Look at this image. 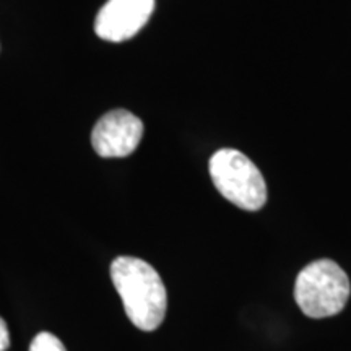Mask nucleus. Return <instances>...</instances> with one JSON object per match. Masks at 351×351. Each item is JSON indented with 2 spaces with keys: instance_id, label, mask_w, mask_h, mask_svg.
<instances>
[{
  "instance_id": "39448f33",
  "label": "nucleus",
  "mask_w": 351,
  "mask_h": 351,
  "mask_svg": "<svg viewBox=\"0 0 351 351\" xmlns=\"http://www.w3.org/2000/svg\"><path fill=\"white\" fill-rule=\"evenodd\" d=\"M155 0H108L98 12L95 32L109 43L134 38L150 20Z\"/></svg>"
},
{
  "instance_id": "0eeeda50",
  "label": "nucleus",
  "mask_w": 351,
  "mask_h": 351,
  "mask_svg": "<svg viewBox=\"0 0 351 351\" xmlns=\"http://www.w3.org/2000/svg\"><path fill=\"white\" fill-rule=\"evenodd\" d=\"M10 346V333H8L5 320L0 317V351H7Z\"/></svg>"
},
{
  "instance_id": "423d86ee",
  "label": "nucleus",
  "mask_w": 351,
  "mask_h": 351,
  "mask_svg": "<svg viewBox=\"0 0 351 351\" xmlns=\"http://www.w3.org/2000/svg\"><path fill=\"white\" fill-rule=\"evenodd\" d=\"M29 351H67V350H65V345L57 339L54 333L41 332L33 339L32 345H29Z\"/></svg>"
},
{
  "instance_id": "20e7f679",
  "label": "nucleus",
  "mask_w": 351,
  "mask_h": 351,
  "mask_svg": "<svg viewBox=\"0 0 351 351\" xmlns=\"http://www.w3.org/2000/svg\"><path fill=\"white\" fill-rule=\"evenodd\" d=\"M142 135L143 122L125 109H116L96 122L91 145L103 158H124L137 150Z\"/></svg>"
},
{
  "instance_id": "f257e3e1",
  "label": "nucleus",
  "mask_w": 351,
  "mask_h": 351,
  "mask_svg": "<svg viewBox=\"0 0 351 351\" xmlns=\"http://www.w3.org/2000/svg\"><path fill=\"white\" fill-rule=\"evenodd\" d=\"M111 278L130 322L143 332L156 330L168 309L160 274L142 258L121 256L111 263Z\"/></svg>"
},
{
  "instance_id": "f03ea898",
  "label": "nucleus",
  "mask_w": 351,
  "mask_h": 351,
  "mask_svg": "<svg viewBox=\"0 0 351 351\" xmlns=\"http://www.w3.org/2000/svg\"><path fill=\"white\" fill-rule=\"evenodd\" d=\"M351 295L348 275L337 262L320 258L300 271L295 285V300L311 319L332 317L343 311Z\"/></svg>"
},
{
  "instance_id": "7ed1b4c3",
  "label": "nucleus",
  "mask_w": 351,
  "mask_h": 351,
  "mask_svg": "<svg viewBox=\"0 0 351 351\" xmlns=\"http://www.w3.org/2000/svg\"><path fill=\"white\" fill-rule=\"evenodd\" d=\"M208 171L217 191L236 207L257 212L265 205V179L244 153L221 148L210 158Z\"/></svg>"
}]
</instances>
